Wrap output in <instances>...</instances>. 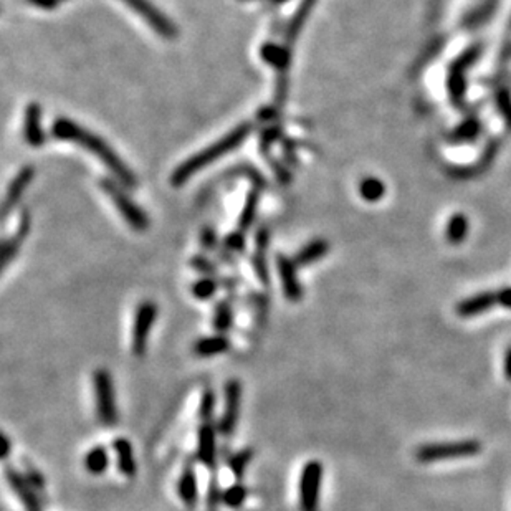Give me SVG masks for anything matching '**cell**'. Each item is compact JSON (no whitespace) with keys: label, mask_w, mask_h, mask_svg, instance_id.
I'll return each mask as SVG.
<instances>
[{"label":"cell","mask_w":511,"mask_h":511,"mask_svg":"<svg viewBox=\"0 0 511 511\" xmlns=\"http://www.w3.org/2000/svg\"><path fill=\"white\" fill-rule=\"evenodd\" d=\"M497 298H498V305L500 306L511 310V286H508V288L500 290L497 293Z\"/></svg>","instance_id":"44"},{"label":"cell","mask_w":511,"mask_h":511,"mask_svg":"<svg viewBox=\"0 0 511 511\" xmlns=\"http://www.w3.org/2000/svg\"><path fill=\"white\" fill-rule=\"evenodd\" d=\"M277 268L280 280H282L283 295L288 301H300L303 298V286H301L298 280V273H296V263L295 260L286 257V255L280 253L277 255Z\"/></svg>","instance_id":"12"},{"label":"cell","mask_w":511,"mask_h":511,"mask_svg":"<svg viewBox=\"0 0 511 511\" xmlns=\"http://www.w3.org/2000/svg\"><path fill=\"white\" fill-rule=\"evenodd\" d=\"M201 243H202V247L207 248V250H214V248H216V245H217V233H216V230L211 228V227L204 228L202 233H201Z\"/></svg>","instance_id":"42"},{"label":"cell","mask_w":511,"mask_h":511,"mask_svg":"<svg viewBox=\"0 0 511 511\" xmlns=\"http://www.w3.org/2000/svg\"><path fill=\"white\" fill-rule=\"evenodd\" d=\"M214 330L217 331L218 334L227 333V331L233 326V306L230 301L222 300L218 301L214 308Z\"/></svg>","instance_id":"26"},{"label":"cell","mask_w":511,"mask_h":511,"mask_svg":"<svg viewBox=\"0 0 511 511\" xmlns=\"http://www.w3.org/2000/svg\"><path fill=\"white\" fill-rule=\"evenodd\" d=\"M498 305L497 293H492V291H483V293L473 295L470 298L460 301L457 305V315L460 318H475V316H480L487 313L488 310H492L493 306Z\"/></svg>","instance_id":"17"},{"label":"cell","mask_w":511,"mask_h":511,"mask_svg":"<svg viewBox=\"0 0 511 511\" xmlns=\"http://www.w3.org/2000/svg\"><path fill=\"white\" fill-rule=\"evenodd\" d=\"M230 346L232 344H230V339L226 334H214L194 342L192 352L197 357H214L227 352L230 349Z\"/></svg>","instance_id":"22"},{"label":"cell","mask_w":511,"mask_h":511,"mask_svg":"<svg viewBox=\"0 0 511 511\" xmlns=\"http://www.w3.org/2000/svg\"><path fill=\"white\" fill-rule=\"evenodd\" d=\"M478 130H480L478 122L473 121V120H470L467 122H463V125L458 127L457 135H455V136H457L458 139H470V137H475L478 135Z\"/></svg>","instance_id":"39"},{"label":"cell","mask_w":511,"mask_h":511,"mask_svg":"<svg viewBox=\"0 0 511 511\" xmlns=\"http://www.w3.org/2000/svg\"><path fill=\"white\" fill-rule=\"evenodd\" d=\"M226 247L228 252H243L245 250V237L242 230L228 233L226 237Z\"/></svg>","instance_id":"38"},{"label":"cell","mask_w":511,"mask_h":511,"mask_svg":"<svg viewBox=\"0 0 511 511\" xmlns=\"http://www.w3.org/2000/svg\"><path fill=\"white\" fill-rule=\"evenodd\" d=\"M247 495H248L247 487H245L242 482H237V483L230 485L228 488L223 490L222 505H226L227 508L237 510L245 503V500H247Z\"/></svg>","instance_id":"30"},{"label":"cell","mask_w":511,"mask_h":511,"mask_svg":"<svg viewBox=\"0 0 511 511\" xmlns=\"http://www.w3.org/2000/svg\"><path fill=\"white\" fill-rule=\"evenodd\" d=\"M253 457H255L253 448L247 447V448H242V451L235 452L232 457L228 458V468H230V472L233 473V477L237 478V482H242L245 470L248 468V465L253 460Z\"/></svg>","instance_id":"29"},{"label":"cell","mask_w":511,"mask_h":511,"mask_svg":"<svg viewBox=\"0 0 511 511\" xmlns=\"http://www.w3.org/2000/svg\"><path fill=\"white\" fill-rule=\"evenodd\" d=\"M23 137L32 147H42L47 141V135L42 126V106L38 103H30L25 108Z\"/></svg>","instance_id":"14"},{"label":"cell","mask_w":511,"mask_h":511,"mask_svg":"<svg viewBox=\"0 0 511 511\" xmlns=\"http://www.w3.org/2000/svg\"><path fill=\"white\" fill-rule=\"evenodd\" d=\"M240 409H242V382L230 379L223 386V411L217 423L221 436L230 437L235 432L240 421Z\"/></svg>","instance_id":"9"},{"label":"cell","mask_w":511,"mask_h":511,"mask_svg":"<svg viewBox=\"0 0 511 511\" xmlns=\"http://www.w3.org/2000/svg\"><path fill=\"white\" fill-rule=\"evenodd\" d=\"M505 377L511 382V346L507 349V354H505Z\"/></svg>","instance_id":"46"},{"label":"cell","mask_w":511,"mask_h":511,"mask_svg":"<svg viewBox=\"0 0 511 511\" xmlns=\"http://www.w3.org/2000/svg\"><path fill=\"white\" fill-rule=\"evenodd\" d=\"M230 174H240V176L248 177L250 181H252V184H255V187L260 189V191L267 187V179H265L262 174L255 169L253 166H247V164L238 166L237 169H232V172H230Z\"/></svg>","instance_id":"35"},{"label":"cell","mask_w":511,"mask_h":511,"mask_svg":"<svg viewBox=\"0 0 511 511\" xmlns=\"http://www.w3.org/2000/svg\"><path fill=\"white\" fill-rule=\"evenodd\" d=\"M258 204H260V189L253 187L252 191L247 194V199H245L242 214H240L238 217V230L247 232V230L253 226L255 218H257L258 214Z\"/></svg>","instance_id":"25"},{"label":"cell","mask_w":511,"mask_h":511,"mask_svg":"<svg viewBox=\"0 0 511 511\" xmlns=\"http://www.w3.org/2000/svg\"><path fill=\"white\" fill-rule=\"evenodd\" d=\"M278 115H280L278 106L272 105V106H265V108L260 110L257 117L260 121H272V120H277Z\"/></svg>","instance_id":"43"},{"label":"cell","mask_w":511,"mask_h":511,"mask_svg":"<svg viewBox=\"0 0 511 511\" xmlns=\"http://www.w3.org/2000/svg\"><path fill=\"white\" fill-rule=\"evenodd\" d=\"M216 406H217V397L216 392L211 387L204 389L201 401H199V417H201L202 422H212L214 416H216Z\"/></svg>","instance_id":"31"},{"label":"cell","mask_w":511,"mask_h":511,"mask_svg":"<svg viewBox=\"0 0 511 511\" xmlns=\"http://www.w3.org/2000/svg\"><path fill=\"white\" fill-rule=\"evenodd\" d=\"M480 452H482V442L467 438V441L423 443L416 451V458L421 463H436L442 460L475 457Z\"/></svg>","instance_id":"3"},{"label":"cell","mask_w":511,"mask_h":511,"mask_svg":"<svg viewBox=\"0 0 511 511\" xmlns=\"http://www.w3.org/2000/svg\"><path fill=\"white\" fill-rule=\"evenodd\" d=\"M91 379H93L96 417L103 427H115L117 423V407L113 376L106 367H98Z\"/></svg>","instance_id":"4"},{"label":"cell","mask_w":511,"mask_h":511,"mask_svg":"<svg viewBox=\"0 0 511 511\" xmlns=\"http://www.w3.org/2000/svg\"><path fill=\"white\" fill-rule=\"evenodd\" d=\"M100 187L106 196L111 199V202L115 204L117 212L121 214V217L125 218L127 226L136 232H144V230L149 228V217L146 216L144 211L137 206V204L130 199V196L122 191L121 184L115 182L113 179L103 177L100 179Z\"/></svg>","instance_id":"5"},{"label":"cell","mask_w":511,"mask_h":511,"mask_svg":"<svg viewBox=\"0 0 511 511\" xmlns=\"http://www.w3.org/2000/svg\"><path fill=\"white\" fill-rule=\"evenodd\" d=\"M282 136H283L282 126L278 125L270 126L265 131H262V135H260V151H262V154L268 156L270 147H272L277 141L282 139Z\"/></svg>","instance_id":"33"},{"label":"cell","mask_w":511,"mask_h":511,"mask_svg":"<svg viewBox=\"0 0 511 511\" xmlns=\"http://www.w3.org/2000/svg\"><path fill=\"white\" fill-rule=\"evenodd\" d=\"M113 451L116 455V465L122 477L132 480L137 473V463L135 457V447L126 437H117L113 441Z\"/></svg>","instance_id":"19"},{"label":"cell","mask_w":511,"mask_h":511,"mask_svg":"<svg viewBox=\"0 0 511 511\" xmlns=\"http://www.w3.org/2000/svg\"><path fill=\"white\" fill-rule=\"evenodd\" d=\"M323 475L325 468L320 460H310L303 465L298 482L300 511H320Z\"/></svg>","instance_id":"6"},{"label":"cell","mask_w":511,"mask_h":511,"mask_svg":"<svg viewBox=\"0 0 511 511\" xmlns=\"http://www.w3.org/2000/svg\"><path fill=\"white\" fill-rule=\"evenodd\" d=\"M267 159H268V162H270V166H272L275 176L278 177V181H282L283 184H288V182L291 181V179H293V177H291V172H290L288 169H286V167L282 164V162L275 161L273 157H272V154H268Z\"/></svg>","instance_id":"40"},{"label":"cell","mask_w":511,"mask_h":511,"mask_svg":"<svg viewBox=\"0 0 511 511\" xmlns=\"http://www.w3.org/2000/svg\"><path fill=\"white\" fill-rule=\"evenodd\" d=\"M25 477H27V480L30 482V485L35 490H40V492H45V487H47V483H45V478L42 472H40L38 468H35L33 465H30L25 462V472H23Z\"/></svg>","instance_id":"37"},{"label":"cell","mask_w":511,"mask_h":511,"mask_svg":"<svg viewBox=\"0 0 511 511\" xmlns=\"http://www.w3.org/2000/svg\"><path fill=\"white\" fill-rule=\"evenodd\" d=\"M218 290V283L214 280V277H204L201 280H197L196 283L192 285V295L194 298L207 301L216 296Z\"/></svg>","instance_id":"32"},{"label":"cell","mask_w":511,"mask_h":511,"mask_svg":"<svg viewBox=\"0 0 511 511\" xmlns=\"http://www.w3.org/2000/svg\"><path fill=\"white\" fill-rule=\"evenodd\" d=\"M260 57H262L263 61H267L270 66H273L280 76H286V71L290 70L291 60H293V52L286 50L283 45L268 42L262 45Z\"/></svg>","instance_id":"21"},{"label":"cell","mask_w":511,"mask_h":511,"mask_svg":"<svg viewBox=\"0 0 511 511\" xmlns=\"http://www.w3.org/2000/svg\"><path fill=\"white\" fill-rule=\"evenodd\" d=\"M35 177V167L33 166H25L22 169L19 171L17 176L14 177V181L10 182V186L5 192V199H4V206H2V218L5 221L10 212L17 207V204L22 199L23 192L27 191L30 184H32Z\"/></svg>","instance_id":"13"},{"label":"cell","mask_w":511,"mask_h":511,"mask_svg":"<svg viewBox=\"0 0 511 511\" xmlns=\"http://www.w3.org/2000/svg\"><path fill=\"white\" fill-rule=\"evenodd\" d=\"M121 2L126 4L131 10H135V12L139 15V17L144 20V22L149 25L157 35H161L162 38L166 40L177 38L179 35L177 25L174 23L161 9H157L151 0H121Z\"/></svg>","instance_id":"8"},{"label":"cell","mask_w":511,"mask_h":511,"mask_svg":"<svg viewBox=\"0 0 511 511\" xmlns=\"http://www.w3.org/2000/svg\"><path fill=\"white\" fill-rule=\"evenodd\" d=\"M296 147H298V144H295L293 139H283L282 141V149H283L285 159H286V162H290V164H293V166L298 164Z\"/></svg>","instance_id":"41"},{"label":"cell","mask_w":511,"mask_h":511,"mask_svg":"<svg viewBox=\"0 0 511 511\" xmlns=\"http://www.w3.org/2000/svg\"><path fill=\"white\" fill-rule=\"evenodd\" d=\"M157 318V305L151 300L141 301L136 308L135 323L131 330V351L136 357H144L149 344L152 326Z\"/></svg>","instance_id":"7"},{"label":"cell","mask_w":511,"mask_h":511,"mask_svg":"<svg viewBox=\"0 0 511 511\" xmlns=\"http://www.w3.org/2000/svg\"><path fill=\"white\" fill-rule=\"evenodd\" d=\"M52 135L60 141H70L83 147L91 154H95L108 169L113 172L116 181L127 189L137 187V177L130 167H127L116 151L105 139L96 136L95 132L86 130V127L76 125L68 117H58L52 126Z\"/></svg>","instance_id":"1"},{"label":"cell","mask_w":511,"mask_h":511,"mask_svg":"<svg viewBox=\"0 0 511 511\" xmlns=\"http://www.w3.org/2000/svg\"><path fill=\"white\" fill-rule=\"evenodd\" d=\"M177 495L186 508H194L199 502L197 473H196V468H194V463L191 462V460H187V462L184 463L181 475H179Z\"/></svg>","instance_id":"15"},{"label":"cell","mask_w":511,"mask_h":511,"mask_svg":"<svg viewBox=\"0 0 511 511\" xmlns=\"http://www.w3.org/2000/svg\"><path fill=\"white\" fill-rule=\"evenodd\" d=\"M270 242V232L267 227H262L258 230L257 237H255V248L257 252L252 257V267L253 272L260 280V283L268 285L270 283V273H268V265H267V248Z\"/></svg>","instance_id":"20"},{"label":"cell","mask_w":511,"mask_h":511,"mask_svg":"<svg viewBox=\"0 0 511 511\" xmlns=\"http://www.w3.org/2000/svg\"><path fill=\"white\" fill-rule=\"evenodd\" d=\"M191 265L194 270H197L199 273H202L204 277H216L217 275V267L214 265L211 260H207L206 257H202V255H196L191 260Z\"/></svg>","instance_id":"36"},{"label":"cell","mask_w":511,"mask_h":511,"mask_svg":"<svg viewBox=\"0 0 511 511\" xmlns=\"http://www.w3.org/2000/svg\"><path fill=\"white\" fill-rule=\"evenodd\" d=\"M30 4H33L35 7H40L43 10H53L58 7L60 0H28Z\"/></svg>","instance_id":"45"},{"label":"cell","mask_w":511,"mask_h":511,"mask_svg":"<svg viewBox=\"0 0 511 511\" xmlns=\"http://www.w3.org/2000/svg\"><path fill=\"white\" fill-rule=\"evenodd\" d=\"M30 232V214L22 212L20 216V223L17 232L5 240L2 243V253H0V263H2V270L7 267V265L12 262V260L17 257L20 247H22L25 237H27Z\"/></svg>","instance_id":"18"},{"label":"cell","mask_w":511,"mask_h":511,"mask_svg":"<svg viewBox=\"0 0 511 511\" xmlns=\"http://www.w3.org/2000/svg\"><path fill=\"white\" fill-rule=\"evenodd\" d=\"M468 233V218L463 214H455L451 218H448L447 228H446V237L451 243L458 245L462 243L465 238H467Z\"/></svg>","instance_id":"27"},{"label":"cell","mask_w":511,"mask_h":511,"mask_svg":"<svg viewBox=\"0 0 511 511\" xmlns=\"http://www.w3.org/2000/svg\"><path fill=\"white\" fill-rule=\"evenodd\" d=\"M240 2H260V0H240Z\"/></svg>","instance_id":"49"},{"label":"cell","mask_w":511,"mask_h":511,"mask_svg":"<svg viewBox=\"0 0 511 511\" xmlns=\"http://www.w3.org/2000/svg\"><path fill=\"white\" fill-rule=\"evenodd\" d=\"M328 252H330V243L326 242L325 238H316L311 240L310 243H306L305 247L295 255L293 260L296 267H308V265L323 258Z\"/></svg>","instance_id":"23"},{"label":"cell","mask_w":511,"mask_h":511,"mask_svg":"<svg viewBox=\"0 0 511 511\" xmlns=\"http://www.w3.org/2000/svg\"><path fill=\"white\" fill-rule=\"evenodd\" d=\"M9 453H10V438L7 433H4L2 436V458L7 460Z\"/></svg>","instance_id":"47"},{"label":"cell","mask_w":511,"mask_h":511,"mask_svg":"<svg viewBox=\"0 0 511 511\" xmlns=\"http://www.w3.org/2000/svg\"><path fill=\"white\" fill-rule=\"evenodd\" d=\"M359 194L366 202H379L386 194V184L374 176L364 177L359 184Z\"/></svg>","instance_id":"28"},{"label":"cell","mask_w":511,"mask_h":511,"mask_svg":"<svg viewBox=\"0 0 511 511\" xmlns=\"http://www.w3.org/2000/svg\"><path fill=\"white\" fill-rule=\"evenodd\" d=\"M316 2H318V0H301V2L298 4V7H296V10H295L293 17H291L288 25H286L283 47L286 50H290V52H293L296 38L300 37L301 30H303L306 20H308L311 10L315 9Z\"/></svg>","instance_id":"16"},{"label":"cell","mask_w":511,"mask_h":511,"mask_svg":"<svg viewBox=\"0 0 511 511\" xmlns=\"http://www.w3.org/2000/svg\"><path fill=\"white\" fill-rule=\"evenodd\" d=\"M253 127L255 126L252 125V122H248V121L242 122V125L233 127V130L230 131L227 136L221 137V139L214 142V144L207 146L206 149H202L201 152H197V154L189 157L187 161H184L182 164H179L176 167V171H174L171 176L172 186L174 187L184 186V184H186L191 177L196 176L197 172L206 169L207 166L217 162L222 156H226V154H228V152H232L237 149V147L242 146L245 139L252 135Z\"/></svg>","instance_id":"2"},{"label":"cell","mask_w":511,"mask_h":511,"mask_svg":"<svg viewBox=\"0 0 511 511\" xmlns=\"http://www.w3.org/2000/svg\"><path fill=\"white\" fill-rule=\"evenodd\" d=\"M222 493L221 485H218V478L216 472L212 473L211 482H209V490H207V511H217L218 505L222 503Z\"/></svg>","instance_id":"34"},{"label":"cell","mask_w":511,"mask_h":511,"mask_svg":"<svg viewBox=\"0 0 511 511\" xmlns=\"http://www.w3.org/2000/svg\"><path fill=\"white\" fill-rule=\"evenodd\" d=\"M110 467V453L103 446L91 447L85 455V468L90 475L100 477Z\"/></svg>","instance_id":"24"},{"label":"cell","mask_w":511,"mask_h":511,"mask_svg":"<svg viewBox=\"0 0 511 511\" xmlns=\"http://www.w3.org/2000/svg\"><path fill=\"white\" fill-rule=\"evenodd\" d=\"M5 473V480H7L9 487L12 488V492L17 495V498L22 503V507L27 511H42V502H40L37 492L35 488L30 485V482L27 480V477L19 470H15L14 467H5L4 468Z\"/></svg>","instance_id":"10"},{"label":"cell","mask_w":511,"mask_h":511,"mask_svg":"<svg viewBox=\"0 0 511 511\" xmlns=\"http://www.w3.org/2000/svg\"><path fill=\"white\" fill-rule=\"evenodd\" d=\"M268 2H272V4H275V5H282V4L288 2V0H268Z\"/></svg>","instance_id":"48"},{"label":"cell","mask_w":511,"mask_h":511,"mask_svg":"<svg viewBox=\"0 0 511 511\" xmlns=\"http://www.w3.org/2000/svg\"><path fill=\"white\" fill-rule=\"evenodd\" d=\"M218 427L214 422H202L197 431V458L204 467L216 472L217 467V436Z\"/></svg>","instance_id":"11"}]
</instances>
